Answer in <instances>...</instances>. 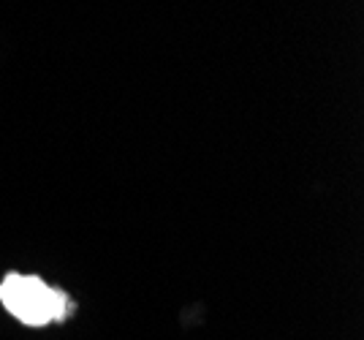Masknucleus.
<instances>
[{
  "label": "nucleus",
  "instance_id": "1",
  "mask_svg": "<svg viewBox=\"0 0 364 340\" xmlns=\"http://www.w3.org/2000/svg\"><path fill=\"white\" fill-rule=\"evenodd\" d=\"M0 302L22 324L31 326L60 322L71 313V297L46 286L36 275H6L0 283Z\"/></svg>",
  "mask_w": 364,
  "mask_h": 340
}]
</instances>
